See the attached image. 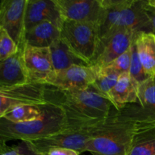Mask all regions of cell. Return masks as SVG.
<instances>
[{
    "instance_id": "6da1fadb",
    "label": "cell",
    "mask_w": 155,
    "mask_h": 155,
    "mask_svg": "<svg viewBox=\"0 0 155 155\" xmlns=\"http://www.w3.org/2000/svg\"><path fill=\"white\" fill-rule=\"evenodd\" d=\"M154 117L147 114L139 103L116 109L98 125L86 148L92 155H127L139 130Z\"/></svg>"
},
{
    "instance_id": "7a4b0ae2",
    "label": "cell",
    "mask_w": 155,
    "mask_h": 155,
    "mask_svg": "<svg viewBox=\"0 0 155 155\" xmlns=\"http://www.w3.org/2000/svg\"><path fill=\"white\" fill-rule=\"evenodd\" d=\"M49 104L60 107L71 124L84 126L107 119L114 107L92 86L84 89L61 90L48 85Z\"/></svg>"
},
{
    "instance_id": "3957f363",
    "label": "cell",
    "mask_w": 155,
    "mask_h": 155,
    "mask_svg": "<svg viewBox=\"0 0 155 155\" xmlns=\"http://www.w3.org/2000/svg\"><path fill=\"white\" fill-rule=\"evenodd\" d=\"M39 118L15 124L0 118V143L12 140L30 142L47 137L72 127L64 110L54 104L42 106Z\"/></svg>"
},
{
    "instance_id": "277c9868",
    "label": "cell",
    "mask_w": 155,
    "mask_h": 155,
    "mask_svg": "<svg viewBox=\"0 0 155 155\" xmlns=\"http://www.w3.org/2000/svg\"><path fill=\"white\" fill-rule=\"evenodd\" d=\"M102 13L98 23L99 39L117 30L151 33L144 0H101Z\"/></svg>"
},
{
    "instance_id": "5b68a950",
    "label": "cell",
    "mask_w": 155,
    "mask_h": 155,
    "mask_svg": "<svg viewBox=\"0 0 155 155\" xmlns=\"http://www.w3.org/2000/svg\"><path fill=\"white\" fill-rule=\"evenodd\" d=\"M101 122L89 125L72 126L51 136L25 142L30 151L34 154L46 155L50 150L54 148H68L80 154L86 151L88 143Z\"/></svg>"
},
{
    "instance_id": "8992f818",
    "label": "cell",
    "mask_w": 155,
    "mask_h": 155,
    "mask_svg": "<svg viewBox=\"0 0 155 155\" xmlns=\"http://www.w3.org/2000/svg\"><path fill=\"white\" fill-rule=\"evenodd\" d=\"M61 38L80 59L91 66L99 44L97 23L64 21Z\"/></svg>"
},
{
    "instance_id": "52a82bcc",
    "label": "cell",
    "mask_w": 155,
    "mask_h": 155,
    "mask_svg": "<svg viewBox=\"0 0 155 155\" xmlns=\"http://www.w3.org/2000/svg\"><path fill=\"white\" fill-rule=\"evenodd\" d=\"M48 85L36 82L14 87L0 88V117L17 106H45L50 104L47 98Z\"/></svg>"
},
{
    "instance_id": "ba28073f",
    "label": "cell",
    "mask_w": 155,
    "mask_h": 155,
    "mask_svg": "<svg viewBox=\"0 0 155 155\" xmlns=\"http://www.w3.org/2000/svg\"><path fill=\"white\" fill-rule=\"evenodd\" d=\"M136 34L133 30H120L101 38L91 66L95 69L107 66L131 47Z\"/></svg>"
},
{
    "instance_id": "9c48e42d",
    "label": "cell",
    "mask_w": 155,
    "mask_h": 155,
    "mask_svg": "<svg viewBox=\"0 0 155 155\" xmlns=\"http://www.w3.org/2000/svg\"><path fill=\"white\" fill-rule=\"evenodd\" d=\"M96 70L89 65H75L62 71H53L45 84L61 90L84 89L92 86Z\"/></svg>"
},
{
    "instance_id": "30bf717a",
    "label": "cell",
    "mask_w": 155,
    "mask_h": 155,
    "mask_svg": "<svg viewBox=\"0 0 155 155\" xmlns=\"http://www.w3.org/2000/svg\"><path fill=\"white\" fill-rule=\"evenodd\" d=\"M27 0H2L0 27L7 31L21 48L25 33V12Z\"/></svg>"
},
{
    "instance_id": "8fae6325",
    "label": "cell",
    "mask_w": 155,
    "mask_h": 155,
    "mask_svg": "<svg viewBox=\"0 0 155 155\" xmlns=\"http://www.w3.org/2000/svg\"><path fill=\"white\" fill-rule=\"evenodd\" d=\"M21 48L30 81L45 84L54 71L49 48H37L24 43Z\"/></svg>"
},
{
    "instance_id": "7c38bea8",
    "label": "cell",
    "mask_w": 155,
    "mask_h": 155,
    "mask_svg": "<svg viewBox=\"0 0 155 155\" xmlns=\"http://www.w3.org/2000/svg\"><path fill=\"white\" fill-rule=\"evenodd\" d=\"M64 21L98 24L102 13L101 0H55Z\"/></svg>"
},
{
    "instance_id": "4fadbf2b",
    "label": "cell",
    "mask_w": 155,
    "mask_h": 155,
    "mask_svg": "<svg viewBox=\"0 0 155 155\" xmlns=\"http://www.w3.org/2000/svg\"><path fill=\"white\" fill-rule=\"evenodd\" d=\"M44 21H50L61 30L62 29L64 20L55 0H27L25 31Z\"/></svg>"
},
{
    "instance_id": "5bb4252c",
    "label": "cell",
    "mask_w": 155,
    "mask_h": 155,
    "mask_svg": "<svg viewBox=\"0 0 155 155\" xmlns=\"http://www.w3.org/2000/svg\"><path fill=\"white\" fill-rule=\"evenodd\" d=\"M31 82L26 70L22 48L15 55L0 62V88L14 87Z\"/></svg>"
},
{
    "instance_id": "9a60e30c",
    "label": "cell",
    "mask_w": 155,
    "mask_h": 155,
    "mask_svg": "<svg viewBox=\"0 0 155 155\" xmlns=\"http://www.w3.org/2000/svg\"><path fill=\"white\" fill-rule=\"evenodd\" d=\"M139 84L129 73L121 74L117 83L110 92L109 101L117 110L129 104L138 103Z\"/></svg>"
},
{
    "instance_id": "2e32d148",
    "label": "cell",
    "mask_w": 155,
    "mask_h": 155,
    "mask_svg": "<svg viewBox=\"0 0 155 155\" xmlns=\"http://www.w3.org/2000/svg\"><path fill=\"white\" fill-rule=\"evenodd\" d=\"M61 37V30L50 21H44L24 33V43L37 48H49Z\"/></svg>"
},
{
    "instance_id": "e0dca14e",
    "label": "cell",
    "mask_w": 155,
    "mask_h": 155,
    "mask_svg": "<svg viewBox=\"0 0 155 155\" xmlns=\"http://www.w3.org/2000/svg\"><path fill=\"white\" fill-rule=\"evenodd\" d=\"M135 45L138 56L147 75L155 77V34L141 32L136 35Z\"/></svg>"
},
{
    "instance_id": "ac0fdd59",
    "label": "cell",
    "mask_w": 155,
    "mask_h": 155,
    "mask_svg": "<svg viewBox=\"0 0 155 155\" xmlns=\"http://www.w3.org/2000/svg\"><path fill=\"white\" fill-rule=\"evenodd\" d=\"M54 71L68 69L75 65H88L80 59L61 37L49 47Z\"/></svg>"
},
{
    "instance_id": "d6986e66",
    "label": "cell",
    "mask_w": 155,
    "mask_h": 155,
    "mask_svg": "<svg viewBox=\"0 0 155 155\" xmlns=\"http://www.w3.org/2000/svg\"><path fill=\"white\" fill-rule=\"evenodd\" d=\"M127 155H155V120L139 130Z\"/></svg>"
},
{
    "instance_id": "ffe728a7",
    "label": "cell",
    "mask_w": 155,
    "mask_h": 155,
    "mask_svg": "<svg viewBox=\"0 0 155 155\" xmlns=\"http://www.w3.org/2000/svg\"><path fill=\"white\" fill-rule=\"evenodd\" d=\"M95 70L96 77L95 81L92 83V87L101 96L109 101L110 92L117 83L120 74L107 67Z\"/></svg>"
},
{
    "instance_id": "44dd1931",
    "label": "cell",
    "mask_w": 155,
    "mask_h": 155,
    "mask_svg": "<svg viewBox=\"0 0 155 155\" xmlns=\"http://www.w3.org/2000/svg\"><path fill=\"white\" fill-rule=\"evenodd\" d=\"M42 106L21 105L17 106L8 110L2 117L12 123L21 124L38 119L42 116Z\"/></svg>"
},
{
    "instance_id": "7402d4cb",
    "label": "cell",
    "mask_w": 155,
    "mask_h": 155,
    "mask_svg": "<svg viewBox=\"0 0 155 155\" xmlns=\"http://www.w3.org/2000/svg\"><path fill=\"white\" fill-rule=\"evenodd\" d=\"M138 103L144 112L155 118L154 78H149L139 84Z\"/></svg>"
},
{
    "instance_id": "603a6c76",
    "label": "cell",
    "mask_w": 155,
    "mask_h": 155,
    "mask_svg": "<svg viewBox=\"0 0 155 155\" xmlns=\"http://www.w3.org/2000/svg\"><path fill=\"white\" fill-rule=\"evenodd\" d=\"M20 51L15 41L5 29L0 27V62L15 55Z\"/></svg>"
},
{
    "instance_id": "cb8c5ba5",
    "label": "cell",
    "mask_w": 155,
    "mask_h": 155,
    "mask_svg": "<svg viewBox=\"0 0 155 155\" xmlns=\"http://www.w3.org/2000/svg\"><path fill=\"white\" fill-rule=\"evenodd\" d=\"M129 74L131 76L132 78L134 79L139 84H141L148 79L151 78L147 75L145 70H144L143 66H142V63L139 60L134 41L132 44V59Z\"/></svg>"
},
{
    "instance_id": "d4e9b609",
    "label": "cell",
    "mask_w": 155,
    "mask_h": 155,
    "mask_svg": "<svg viewBox=\"0 0 155 155\" xmlns=\"http://www.w3.org/2000/svg\"><path fill=\"white\" fill-rule=\"evenodd\" d=\"M132 59V45L126 52L121 54L120 56L110 62L109 64H107V68L116 71L117 73L121 74L129 73L131 64Z\"/></svg>"
},
{
    "instance_id": "484cf974",
    "label": "cell",
    "mask_w": 155,
    "mask_h": 155,
    "mask_svg": "<svg viewBox=\"0 0 155 155\" xmlns=\"http://www.w3.org/2000/svg\"><path fill=\"white\" fill-rule=\"evenodd\" d=\"M34 154L30 151L27 143L21 142L16 146H8L6 143H0V155H29Z\"/></svg>"
},
{
    "instance_id": "4316f807",
    "label": "cell",
    "mask_w": 155,
    "mask_h": 155,
    "mask_svg": "<svg viewBox=\"0 0 155 155\" xmlns=\"http://www.w3.org/2000/svg\"><path fill=\"white\" fill-rule=\"evenodd\" d=\"M144 9L151 24V33L155 34V7L148 1L144 0Z\"/></svg>"
},
{
    "instance_id": "83f0119b",
    "label": "cell",
    "mask_w": 155,
    "mask_h": 155,
    "mask_svg": "<svg viewBox=\"0 0 155 155\" xmlns=\"http://www.w3.org/2000/svg\"><path fill=\"white\" fill-rule=\"evenodd\" d=\"M46 155H80V153L68 148H54L50 150Z\"/></svg>"
},
{
    "instance_id": "f1b7e54d",
    "label": "cell",
    "mask_w": 155,
    "mask_h": 155,
    "mask_svg": "<svg viewBox=\"0 0 155 155\" xmlns=\"http://www.w3.org/2000/svg\"><path fill=\"white\" fill-rule=\"evenodd\" d=\"M148 2H149L150 4H151L155 7V0H148Z\"/></svg>"
},
{
    "instance_id": "f546056e",
    "label": "cell",
    "mask_w": 155,
    "mask_h": 155,
    "mask_svg": "<svg viewBox=\"0 0 155 155\" xmlns=\"http://www.w3.org/2000/svg\"><path fill=\"white\" fill-rule=\"evenodd\" d=\"M29 155H38V154H29Z\"/></svg>"
},
{
    "instance_id": "4dcf8cb0",
    "label": "cell",
    "mask_w": 155,
    "mask_h": 155,
    "mask_svg": "<svg viewBox=\"0 0 155 155\" xmlns=\"http://www.w3.org/2000/svg\"><path fill=\"white\" fill-rule=\"evenodd\" d=\"M154 79H155V77H154Z\"/></svg>"
}]
</instances>
